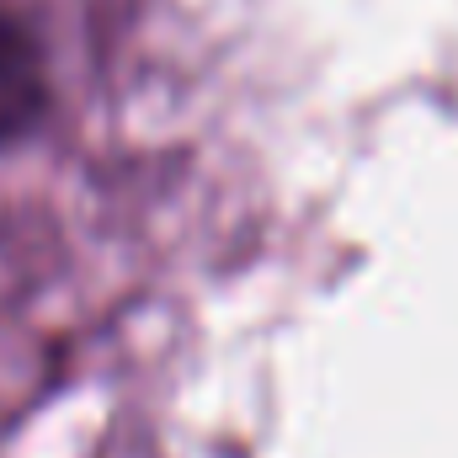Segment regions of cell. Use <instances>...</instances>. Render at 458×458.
Masks as SVG:
<instances>
[{"mask_svg":"<svg viewBox=\"0 0 458 458\" xmlns=\"http://www.w3.org/2000/svg\"><path fill=\"white\" fill-rule=\"evenodd\" d=\"M48 113V64L38 38L0 16V144L27 139Z\"/></svg>","mask_w":458,"mask_h":458,"instance_id":"1","label":"cell"}]
</instances>
